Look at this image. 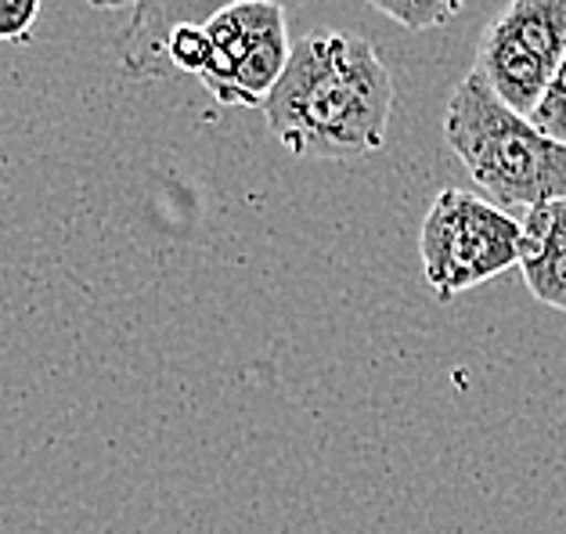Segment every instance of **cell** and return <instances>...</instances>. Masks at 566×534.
I'll list each match as a JSON object with an SVG mask.
<instances>
[{
	"label": "cell",
	"mask_w": 566,
	"mask_h": 534,
	"mask_svg": "<svg viewBox=\"0 0 566 534\" xmlns=\"http://www.w3.org/2000/svg\"><path fill=\"white\" fill-rule=\"evenodd\" d=\"M44 0H0V44H25Z\"/></svg>",
	"instance_id": "11"
},
{
	"label": "cell",
	"mask_w": 566,
	"mask_h": 534,
	"mask_svg": "<svg viewBox=\"0 0 566 534\" xmlns=\"http://www.w3.org/2000/svg\"><path fill=\"white\" fill-rule=\"evenodd\" d=\"M210 62V33L202 22H185L177 25L167 40V70L170 73H191L199 76Z\"/></svg>",
	"instance_id": "9"
},
{
	"label": "cell",
	"mask_w": 566,
	"mask_h": 534,
	"mask_svg": "<svg viewBox=\"0 0 566 534\" xmlns=\"http://www.w3.org/2000/svg\"><path fill=\"white\" fill-rule=\"evenodd\" d=\"M531 119H534V127H542L548 134V138L566 145V59L556 70V76H552V84L542 94V102H537Z\"/></svg>",
	"instance_id": "10"
},
{
	"label": "cell",
	"mask_w": 566,
	"mask_h": 534,
	"mask_svg": "<svg viewBox=\"0 0 566 534\" xmlns=\"http://www.w3.org/2000/svg\"><path fill=\"white\" fill-rule=\"evenodd\" d=\"M394 76L361 33L314 30L268 94V130L300 159H361L386 145Z\"/></svg>",
	"instance_id": "1"
},
{
	"label": "cell",
	"mask_w": 566,
	"mask_h": 534,
	"mask_svg": "<svg viewBox=\"0 0 566 534\" xmlns=\"http://www.w3.org/2000/svg\"><path fill=\"white\" fill-rule=\"evenodd\" d=\"M444 142L499 207H542L566 196V145L509 108L476 70L448 94Z\"/></svg>",
	"instance_id": "2"
},
{
	"label": "cell",
	"mask_w": 566,
	"mask_h": 534,
	"mask_svg": "<svg viewBox=\"0 0 566 534\" xmlns=\"http://www.w3.org/2000/svg\"><path fill=\"white\" fill-rule=\"evenodd\" d=\"M84 4L98 11H123V8H137V0H84Z\"/></svg>",
	"instance_id": "12"
},
{
	"label": "cell",
	"mask_w": 566,
	"mask_h": 534,
	"mask_svg": "<svg viewBox=\"0 0 566 534\" xmlns=\"http://www.w3.org/2000/svg\"><path fill=\"white\" fill-rule=\"evenodd\" d=\"M239 4V0H137L127 33H123V70L134 80H159L170 76L167 70V40L177 25L206 22L220 8ZM282 8H300L303 0H274Z\"/></svg>",
	"instance_id": "6"
},
{
	"label": "cell",
	"mask_w": 566,
	"mask_h": 534,
	"mask_svg": "<svg viewBox=\"0 0 566 534\" xmlns=\"http://www.w3.org/2000/svg\"><path fill=\"white\" fill-rule=\"evenodd\" d=\"M368 4L376 8L379 15L405 25V30L426 33V30L448 25L465 8V0H368Z\"/></svg>",
	"instance_id": "8"
},
{
	"label": "cell",
	"mask_w": 566,
	"mask_h": 534,
	"mask_svg": "<svg viewBox=\"0 0 566 534\" xmlns=\"http://www.w3.org/2000/svg\"><path fill=\"white\" fill-rule=\"evenodd\" d=\"M210 33V62L199 73L202 87L220 105L260 108L289 65L285 8L274 0H239L202 22Z\"/></svg>",
	"instance_id": "5"
},
{
	"label": "cell",
	"mask_w": 566,
	"mask_h": 534,
	"mask_svg": "<svg viewBox=\"0 0 566 534\" xmlns=\"http://www.w3.org/2000/svg\"><path fill=\"white\" fill-rule=\"evenodd\" d=\"M523 282L537 304L566 314V196L523 217Z\"/></svg>",
	"instance_id": "7"
},
{
	"label": "cell",
	"mask_w": 566,
	"mask_h": 534,
	"mask_svg": "<svg viewBox=\"0 0 566 534\" xmlns=\"http://www.w3.org/2000/svg\"><path fill=\"white\" fill-rule=\"evenodd\" d=\"M523 224L499 202L462 188H444L419 231L422 279L440 304L520 268Z\"/></svg>",
	"instance_id": "3"
},
{
	"label": "cell",
	"mask_w": 566,
	"mask_h": 534,
	"mask_svg": "<svg viewBox=\"0 0 566 534\" xmlns=\"http://www.w3.org/2000/svg\"><path fill=\"white\" fill-rule=\"evenodd\" d=\"M563 59L566 0H509L476 44V73L523 116L537 108Z\"/></svg>",
	"instance_id": "4"
}]
</instances>
